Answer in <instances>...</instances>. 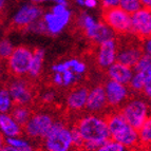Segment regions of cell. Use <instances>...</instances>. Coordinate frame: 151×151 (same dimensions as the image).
<instances>
[{"instance_id":"obj_18","label":"cell","mask_w":151,"mask_h":151,"mask_svg":"<svg viewBox=\"0 0 151 151\" xmlns=\"http://www.w3.org/2000/svg\"><path fill=\"white\" fill-rule=\"evenodd\" d=\"M0 131L4 139L20 136L23 132V126L16 122L11 113H1L0 115Z\"/></svg>"},{"instance_id":"obj_2","label":"cell","mask_w":151,"mask_h":151,"mask_svg":"<svg viewBox=\"0 0 151 151\" xmlns=\"http://www.w3.org/2000/svg\"><path fill=\"white\" fill-rule=\"evenodd\" d=\"M111 139L127 148L134 150L141 145L139 131L132 127L119 110H112L106 114Z\"/></svg>"},{"instance_id":"obj_34","label":"cell","mask_w":151,"mask_h":151,"mask_svg":"<svg viewBox=\"0 0 151 151\" xmlns=\"http://www.w3.org/2000/svg\"><path fill=\"white\" fill-rule=\"evenodd\" d=\"M142 48H143L144 54L151 56V37L142 40Z\"/></svg>"},{"instance_id":"obj_17","label":"cell","mask_w":151,"mask_h":151,"mask_svg":"<svg viewBox=\"0 0 151 151\" xmlns=\"http://www.w3.org/2000/svg\"><path fill=\"white\" fill-rule=\"evenodd\" d=\"M133 74V68L124 65V63H119V61H116L115 63L111 65L110 68H108L106 70V75L108 77V79L124 83V85H129L130 83Z\"/></svg>"},{"instance_id":"obj_21","label":"cell","mask_w":151,"mask_h":151,"mask_svg":"<svg viewBox=\"0 0 151 151\" xmlns=\"http://www.w3.org/2000/svg\"><path fill=\"white\" fill-rule=\"evenodd\" d=\"M4 144L14 147L18 151H35L34 145L28 139H25V137H23L21 135L4 139Z\"/></svg>"},{"instance_id":"obj_13","label":"cell","mask_w":151,"mask_h":151,"mask_svg":"<svg viewBox=\"0 0 151 151\" xmlns=\"http://www.w3.org/2000/svg\"><path fill=\"white\" fill-rule=\"evenodd\" d=\"M131 35L136 39L144 40L151 37V10L142 8L131 15Z\"/></svg>"},{"instance_id":"obj_6","label":"cell","mask_w":151,"mask_h":151,"mask_svg":"<svg viewBox=\"0 0 151 151\" xmlns=\"http://www.w3.org/2000/svg\"><path fill=\"white\" fill-rule=\"evenodd\" d=\"M56 119L48 111L34 112L29 122L23 126V133L32 139H43L48 135Z\"/></svg>"},{"instance_id":"obj_38","label":"cell","mask_w":151,"mask_h":151,"mask_svg":"<svg viewBox=\"0 0 151 151\" xmlns=\"http://www.w3.org/2000/svg\"><path fill=\"white\" fill-rule=\"evenodd\" d=\"M30 3H33V4H36V5H40L43 4V3H47V2H53L54 3V0H29Z\"/></svg>"},{"instance_id":"obj_33","label":"cell","mask_w":151,"mask_h":151,"mask_svg":"<svg viewBox=\"0 0 151 151\" xmlns=\"http://www.w3.org/2000/svg\"><path fill=\"white\" fill-rule=\"evenodd\" d=\"M119 2H121V0H99V4L101 5L103 11L119 8Z\"/></svg>"},{"instance_id":"obj_9","label":"cell","mask_w":151,"mask_h":151,"mask_svg":"<svg viewBox=\"0 0 151 151\" xmlns=\"http://www.w3.org/2000/svg\"><path fill=\"white\" fill-rule=\"evenodd\" d=\"M104 88L108 106L112 110H119L131 97V89L129 85L107 79L104 83Z\"/></svg>"},{"instance_id":"obj_11","label":"cell","mask_w":151,"mask_h":151,"mask_svg":"<svg viewBox=\"0 0 151 151\" xmlns=\"http://www.w3.org/2000/svg\"><path fill=\"white\" fill-rule=\"evenodd\" d=\"M43 16V12L39 5L33 3H25L15 12L12 17V25L17 29H28Z\"/></svg>"},{"instance_id":"obj_5","label":"cell","mask_w":151,"mask_h":151,"mask_svg":"<svg viewBox=\"0 0 151 151\" xmlns=\"http://www.w3.org/2000/svg\"><path fill=\"white\" fill-rule=\"evenodd\" d=\"M72 19V12L68 5L53 4L50 11L43 13L42 20L45 22L47 34L51 36L59 35L63 32Z\"/></svg>"},{"instance_id":"obj_1","label":"cell","mask_w":151,"mask_h":151,"mask_svg":"<svg viewBox=\"0 0 151 151\" xmlns=\"http://www.w3.org/2000/svg\"><path fill=\"white\" fill-rule=\"evenodd\" d=\"M81 133L83 141V148L95 151L111 139L106 115L87 113L81 116L73 125Z\"/></svg>"},{"instance_id":"obj_43","label":"cell","mask_w":151,"mask_h":151,"mask_svg":"<svg viewBox=\"0 0 151 151\" xmlns=\"http://www.w3.org/2000/svg\"><path fill=\"white\" fill-rule=\"evenodd\" d=\"M72 151H89V150H87L86 148H74Z\"/></svg>"},{"instance_id":"obj_27","label":"cell","mask_w":151,"mask_h":151,"mask_svg":"<svg viewBox=\"0 0 151 151\" xmlns=\"http://www.w3.org/2000/svg\"><path fill=\"white\" fill-rule=\"evenodd\" d=\"M63 76V87L61 88H70L78 83L81 79V76L74 73L72 70H67L61 73Z\"/></svg>"},{"instance_id":"obj_37","label":"cell","mask_w":151,"mask_h":151,"mask_svg":"<svg viewBox=\"0 0 151 151\" xmlns=\"http://www.w3.org/2000/svg\"><path fill=\"white\" fill-rule=\"evenodd\" d=\"M98 0H86L85 1V8L89 9V10H94L97 8L98 5Z\"/></svg>"},{"instance_id":"obj_39","label":"cell","mask_w":151,"mask_h":151,"mask_svg":"<svg viewBox=\"0 0 151 151\" xmlns=\"http://www.w3.org/2000/svg\"><path fill=\"white\" fill-rule=\"evenodd\" d=\"M0 151H18V150L14 148V147L10 146V145H6V144L2 143L1 148H0Z\"/></svg>"},{"instance_id":"obj_8","label":"cell","mask_w":151,"mask_h":151,"mask_svg":"<svg viewBox=\"0 0 151 151\" xmlns=\"http://www.w3.org/2000/svg\"><path fill=\"white\" fill-rule=\"evenodd\" d=\"M15 106H30L35 98V91L32 83L23 77H14L8 83Z\"/></svg>"},{"instance_id":"obj_40","label":"cell","mask_w":151,"mask_h":151,"mask_svg":"<svg viewBox=\"0 0 151 151\" xmlns=\"http://www.w3.org/2000/svg\"><path fill=\"white\" fill-rule=\"evenodd\" d=\"M142 4H143V8L150 9L151 10V0H141Z\"/></svg>"},{"instance_id":"obj_42","label":"cell","mask_w":151,"mask_h":151,"mask_svg":"<svg viewBox=\"0 0 151 151\" xmlns=\"http://www.w3.org/2000/svg\"><path fill=\"white\" fill-rule=\"evenodd\" d=\"M5 1H6V0H0V8H1V10L4 8Z\"/></svg>"},{"instance_id":"obj_36","label":"cell","mask_w":151,"mask_h":151,"mask_svg":"<svg viewBox=\"0 0 151 151\" xmlns=\"http://www.w3.org/2000/svg\"><path fill=\"white\" fill-rule=\"evenodd\" d=\"M142 93H143L144 97L146 98L147 101H151V78H149L148 81L146 83V85H145V87H144V90Z\"/></svg>"},{"instance_id":"obj_3","label":"cell","mask_w":151,"mask_h":151,"mask_svg":"<svg viewBox=\"0 0 151 151\" xmlns=\"http://www.w3.org/2000/svg\"><path fill=\"white\" fill-rule=\"evenodd\" d=\"M42 148L45 151H72L75 148L72 127L61 119H56L48 135L42 139Z\"/></svg>"},{"instance_id":"obj_4","label":"cell","mask_w":151,"mask_h":151,"mask_svg":"<svg viewBox=\"0 0 151 151\" xmlns=\"http://www.w3.org/2000/svg\"><path fill=\"white\" fill-rule=\"evenodd\" d=\"M119 112L131 126L139 130L151 116V106L146 98L133 96L119 109Z\"/></svg>"},{"instance_id":"obj_32","label":"cell","mask_w":151,"mask_h":151,"mask_svg":"<svg viewBox=\"0 0 151 151\" xmlns=\"http://www.w3.org/2000/svg\"><path fill=\"white\" fill-rule=\"evenodd\" d=\"M40 99H41V101H42L43 104H47V105L54 103V101H55V99H56L55 91H53V90H45V92H42V94H41Z\"/></svg>"},{"instance_id":"obj_41","label":"cell","mask_w":151,"mask_h":151,"mask_svg":"<svg viewBox=\"0 0 151 151\" xmlns=\"http://www.w3.org/2000/svg\"><path fill=\"white\" fill-rule=\"evenodd\" d=\"M85 1L86 0H74V2L79 6H85Z\"/></svg>"},{"instance_id":"obj_10","label":"cell","mask_w":151,"mask_h":151,"mask_svg":"<svg viewBox=\"0 0 151 151\" xmlns=\"http://www.w3.org/2000/svg\"><path fill=\"white\" fill-rule=\"evenodd\" d=\"M103 20L115 34L127 35L131 33V15L119 6L103 11Z\"/></svg>"},{"instance_id":"obj_12","label":"cell","mask_w":151,"mask_h":151,"mask_svg":"<svg viewBox=\"0 0 151 151\" xmlns=\"http://www.w3.org/2000/svg\"><path fill=\"white\" fill-rule=\"evenodd\" d=\"M119 42L115 38L97 45L95 48V63L101 70H107L117 61Z\"/></svg>"},{"instance_id":"obj_30","label":"cell","mask_w":151,"mask_h":151,"mask_svg":"<svg viewBox=\"0 0 151 151\" xmlns=\"http://www.w3.org/2000/svg\"><path fill=\"white\" fill-rule=\"evenodd\" d=\"M25 31L34 33V34H45V35H48V34H47V29H45V25L42 20V18L39 19L38 21H36L35 23H33L32 25H30L28 29H25Z\"/></svg>"},{"instance_id":"obj_26","label":"cell","mask_w":151,"mask_h":151,"mask_svg":"<svg viewBox=\"0 0 151 151\" xmlns=\"http://www.w3.org/2000/svg\"><path fill=\"white\" fill-rule=\"evenodd\" d=\"M119 8L123 9L125 12H127L130 15H133L134 13L143 8V4L141 0H121Z\"/></svg>"},{"instance_id":"obj_28","label":"cell","mask_w":151,"mask_h":151,"mask_svg":"<svg viewBox=\"0 0 151 151\" xmlns=\"http://www.w3.org/2000/svg\"><path fill=\"white\" fill-rule=\"evenodd\" d=\"M95 151H132L131 149L127 148L122 144L117 143L114 139H110L106 142L105 144H103L99 148H97Z\"/></svg>"},{"instance_id":"obj_22","label":"cell","mask_w":151,"mask_h":151,"mask_svg":"<svg viewBox=\"0 0 151 151\" xmlns=\"http://www.w3.org/2000/svg\"><path fill=\"white\" fill-rule=\"evenodd\" d=\"M11 114L16 119V122H18L21 126H24L25 124L29 122V119H31L33 111L31 110L29 106H17L16 105L13 108V110L11 111Z\"/></svg>"},{"instance_id":"obj_29","label":"cell","mask_w":151,"mask_h":151,"mask_svg":"<svg viewBox=\"0 0 151 151\" xmlns=\"http://www.w3.org/2000/svg\"><path fill=\"white\" fill-rule=\"evenodd\" d=\"M15 50V47L12 43V41L9 40L8 38H3L0 42V56L3 59H8Z\"/></svg>"},{"instance_id":"obj_31","label":"cell","mask_w":151,"mask_h":151,"mask_svg":"<svg viewBox=\"0 0 151 151\" xmlns=\"http://www.w3.org/2000/svg\"><path fill=\"white\" fill-rule=\"evenodd\" d=\"M149 65H151V56L147 55V54H144V55L139 58V60L137 61V63L134 65L133 70L139 71V70H142V69L147 68Z\"/></svg>"},{"instance_id":"obj_19","label":"cell","mask_w":151,"mask_h":151,"mask_svg":"<svg viewBox=\"0 0 151 151\" xmlns=\"http://www.w3.org/2000/svg\"><path fill=\"white\" fill-rule=\"evenodd\" d=\"M99 21L90 15L87 12H81L76 18V25L81 29V32L83 33V35L88 38L89 40H92L95 35L96 31L99 25Z\"/></svg>"},{"instance_id":"obj_15","label":"cell","mask_w":151,"mask_h":151,"mask_svg":"<svg viewBox=\"0 0 151 151\" xmlns=\"http://www.w3.org/2000/svg\"><path fill=\"white\" fill-rule=\"evenodd\" d=\"M107 108H109V106L104 85H97V86L91 88L89 90V96L86 108L88 113L101 114L105 112Z\"/></svg>"},{"instance_id":"obj_7","label":"cell","mask_w":151,"mask_h":151,"mask_svg":"<svg viewBox=\"0 0 151 151\" xmlns=\"http://www.w3.org/2000/svg\"><path fill=\"white\" fill-rule=\"evenodd\" d=\"M34 50L25 45L15 47L10 57L6 59V68L9 73L14 77H23L29 75Z\"/></svg>"},{"instance_id":"obj_44","label":"cell","mask_w":151,"mask_h":151,"mask_svg":"<svg viewBox=\"0 0 151 151\" xmlns=\"http://www.w3.org/2000/svg\"><path fill=\"white\" fill-rule=\"evenodd\" d=\"M148 151H151V150H148Z\"/></svg>"},{"instance_id":"obj_35","label":"cell","mask_w":151,"mask_h":151,"mask_svg":"<svg viewBox=\"0 0 151 151\" xmlns=\"http://www.w3.org/2000/svg\"><path fill=\"white\" fill-rule=\"evenodd\" d=\"M51 81L55 87L61 88L63 87V76L61 73H53L52 77H51Z\"/></svg>"},{"instance_id":"obj_20","label":"cell","mask_w":151,"mask_h":151,"mask_svg":"<svg viewBox=\"0 0 151 151\" xmlns=\"http://www.w3.org/2000/svg\"><path fill=\"white\" fill-rule=\"evenodd\" d=\"M45 54L43 49L37 48L34 50L30 71H29V77L31 79H37L40 77L43 71V65H45Z\"/></svg>"},{"instance_id":"obj_25","label":"cell","mask_w":151,"mask_h":151,"mask_svg":"<svg viewBox=\"0 0 151 151\" xmlns=\"http://www.w3.org/2000/svg\"><path fill=\"white\" fill-rule=\"evenodd\" d=\"M139 131V137H141V145L151 148V116Z\"/></svg>"},{"instance_id":"obj_16","label":"cell","mask_w":151,"mask_h":151,"mask_svg":"<svg viewBox=\"0 0 151 151\" xmlns=\"http://www.w3.org/2000/svg\"><path fill=\"white\" fill-rule=\"evenodd\" d=\"M89 89L83 86L72 88L65 97V106L70 111L79 112L87 108Z\"/></svg>"},{"instance_id":"obj_24","label":"cell","mask_w":151,"mask_h":151,"mask_svg":"<svg viewBox=\"0 0 151 151\" xmlns=\"http://www.w3.org/2000/svg\"><path fill=\"white\" fill-rule=\"evenodd\" d=\"M67 63H68V67L70 70H72L74 73H76L77 75L81 76L83 77L87 72V67L86 63L83 60H81V59H78V58H69L67 59Z\"/></svg>"},{"instance_id":"obj_23","label":"cell","mask_w":151,"mask_h":151,"mask_svg":"<svg viewBox=\"0 0 151 151\" xmlns=\"http://www.w3.org/2000/svg\"><path fill=\"white\" fill-rule=\"evenodd\" d=\"M15 107V103L13 101L8 88H3L0 91V112L1 113H11V111Z\"/></svg>"},{"instance_id":"obj_14","label":"cell","mask_w":151,"mask_h":151,"mask_svg":"<svg viewBox=\"0 0 151 151\" xmlns=\"http://www.w3.org/2000/svg\"><path fill=\"white\" fill-rule=\"evenodd\" d=\"M144 55L141 42H134L133 40H128L126 42L119 43L117 61L134 68L139 58Z\"/></svg>"}]
</instances>
